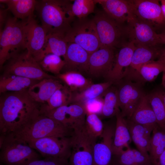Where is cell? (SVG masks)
Returning <instances> with one entry per match:
<instances>
[{"instance_id": "9c48e42d", "label": "cell", "mask_w": 165, "mask_h": 165, "mask_svg": "<svg viewBox=\"0 0 165 165\" xmlns=\"http://www.w3.org/2000/svg\"><path fill=\"white\" fill-rule=\"evenodd\" d=\"M70 139V165H94V148L97 139L90 136L84 126L74 129Z\"/></svg>"}, {"instance_id": "74e56055", "label": "cell", "mask_w": 165, "mask_h": 165, "mask_svg": "<svg viewBox=\"0 0 165 165\" xmlns=\"http://www.w3.org/2000/svg\"><path fill=\"white\" fill-rule=\"evenodd\" d=\"M72 4L71 11L73 15L78 18H85L94 12L95 5L94 0H75Z\"/></svg>"}, {"instance_id": "b9f144b4", "label": "cell", "mask_w": 165, "mask_h": 165, "mask_svg": "<svg viewBox=\"0 0 165 165\" xmlns=\"http://www.w3.org/2000/svg\"><path fill=\"white\" fill-rule=\"evenodd\" d=\"M159 59L165 61V48L160 50V53Z\"/></svg>"}, {"instance_id": "3957f363", "label": "cell", "mask_w": 165, "mask_h": 165, "mask_svg": "<svg viewBox=\"0 0 165 165\" xmlns=\"http://www.w3.org/2000/svg\"><path fill=\"white\" fill-rule=\"evenodd\" d=\"M73 130L40 113L16 132L17 138L28 142L50 137H70Z\"/></svg>"}, {"instance_id": "603a6c76", "label": "cell", "mask_w": 165, "mask_h": 165, "mask_svg": "<svg viewBox=\"0 0 165 165\" xmlns=\"http://www.w3.org/2000/svg\"><path fill=\"white\" fill-rule=\"evenodd\" d=\"M115 129L112 146L113 156L118 155L130 148L132 141L127 127L126 119L121 115L120 111L116 116Z\"/></svg>"}, {"instance_id": "e575fe53", "label": "cell", "mask_w": 165, "mask_h": 165, "mask_svg": "<svg viewBox=\"0 0 165 165\" xmlns=\"http://www.w3.org/2000/svg\"><path fill=\"white\" fill-rule=\"evenodd\" d=\"M147 95L155 114L157 125L165 129V105L162 97L157 90Z\"/></svg>"}, {"instance_id": "c3c4849f", "label": "cell", "mask_w": 165, "mask_h": 165, "mask_svg": "<svg viewBox=\"0 0 165 165\" xmlns=\"http://www.w3.org/2000/svg\"><path fill=\"white\" fill-rule=\"evenodd\" d=\"M0 165H5L4 164H3V163H0Z\"/></svg>"}, {"instance_id": "60d3db41", "label": "cell", "mask_w": 165, "mask_h": 165, "mask_svg": "<svg viewBox=\"0 0 165 165\" xmlns=\"http://www.w3.org/2000/svg\"><path fill=\"white\" fill-rule=\"evenodd\" d=\"M159 165H165V150L160 157Z\"/></svg>"}, {"instance_id": "83f0119b", "label": "cell", "mask_w": 165, "mask_h": 165, "mask_svg": "<svg viewBox=\"0 0 165 165\" xmlns=\"http://www.w3.org/2000/svg\"><path fill=\"white\" fill-rule=\"evenodd\" d=\"M112 160L119 165H153L149 154L130 148L113 155Z\"/></svg>"}, {"instance_id": "cb8c5ba5", "label": "cell", "mask_w": 165, "mask_h": 165, "mask_svg": "<svg viewBox=\"0 0 165 165\" xmlns=\"http://www.w3.org/2000/svg\"><path fill=\"white\" fill-rule=\"evenodd\" d=\"M63 113L67 127L74 130L84 126L86 110L84 104L74 103L64 105Z\"/></svg>"}, {"instance_id": "ac0fdd59", "label": "cell", "mask_w": 165, "mask_h": 165, "mask_svg": "<svg viewBox=\"0 0 165 165\" xmlns=\"http://www.w3.org/2000/svg\"><path fill=\"white\" fill-rule=\"evenodd\" d=\"M164 67V63L159 59L150 61L137 70L129 66L125 70L123 79L143 85L145 82L154 81L163 72Z\"/></svg>"}, {"instance_id": "1f68e13d", "label": "cell", "mask_w": 165, "mask_h": 165, "mask_svg": "<svg viewBox=\"0 0 165 165\" xmlns=\"http://www.w3.org/2000/svg\"><path fill=\"white\" fill-rule=\"evenodd\" d=\"M113 84V82L109 81L93 83L82 92L73 93L71 104L79 103L84 104L87 101L100 97Z\"/></svg>"}, {"instance_id": "4fadbf2b", "label": "cell", "mask_w": 165, "mask_h": 165, "mask_svg": "<svg viewBox=\"0 0 165 165\" xmlns=\"http://www.w3.org/2000/svg\"><path fill=\"white\" fill-rule=\"evenodd\" d=\"M26 31L28 53L38 62L43 58L42 52L48 32L38 23L33 16L27 20Z\"/></svg>"}, {"instance_id": "d6a6232c", "label": "cell", "mask_w": 165, "mask_h": 165, "mask_svg": "<svg viewBox=\"0 0 165 165\" xmlns=\"http://www.w3.org/2000/svg\"><path fill=\"white\" fill-rule=\"evenodd\" d=\"M73 93L65 85H62L53 93L47 102L41 104V108L48 110L54 109L71 103Z\"/></svg>"}, {"instance_id": "4316f807", "label": "cell", "mask_w": 165, "mask_h": 165, "mask_svg": "<svg viewBox=\"0 0 165 165\" xmlns=\"http://www.w3.org/2000/svg\"><path fill=\"white\" fill-rule=\"evenodd\" d=\"M66 35V33L61 32H51L47 34L42 52L43 57L49 54L64 57L68 43Z\"/></svg>"}, {"instance_id": "277c9868", "label": "cell", "mask_w": 165, "mask_h": 165, "mask_svg": "<svg viewBox=\"0 0 165 165\" xmlns=\"http://www.w3.org/2000/svg\"><path fill=\"white\" fill-rule=\"evenodd\" d=\"M27 20L8 15L4 28L0 31V68L11 54L26 49Z\"/></svg>"}, {"instance_id": "f6af8a7d", "label": "cell", "mask_w": 165, "mask_h": 165, "mask_svg": "<svg viewBox=\"0 0 165 165\" xmlns=\"http://www.w3.org/2000/svg\"><path fill=\"white\" fill-rule=\"evenodd\" d=\"M161 44H165V33L159 34Z\"/></svg>"}, {"instance_id": "52a82bcc", "label": "cell", "mask_w": 165, "mask_h": 165, "mask_svg": "<svg viewBox=\"0 0 165 165\" xmlns=\"http://www.w3.org/2000/svg\"><path fill=\"white\" fill-rule=\"evenodd\" d=\"M0 149V163L5 165H27L32 161L40 159L35 150L12 133L6 135Z\"/></svg>"}, {"instance_id": "bcb514c9", "label": "cell", "mask_w": 165, "mask_h": 165, "mask_svg": "<svg viewBox=\"0 0 165 165\" xmlns=\"http://www.w3.org/2000/svg\"><path fill=\"white\" fill-rule=\"evenodd\" d=\"M162 97L165 105V92L161 89L157 90Z\"/></svg>"}, {"instance_id": "f546056e", "label": "cell", "mask_w": 165, "mask_h": 165, "mask_svg": "<svg viewBox=\"0 0 165 165\" xmlns=\"http://www.w3.org/2000/svg\"><path fill=\"white\" fill-rule=\"evenodd\" d=\"M56 77L64 82L73 93L82 92L93 84L91 80L85 77L81 73L76 71L66 72Z\"/></svg>"}, {"instance_id": "d6986e66", "label": "cell", "mask_w": 165, "mask_h": 165, "mask_svg": "<svg viewBox=\"0 0 165 165\" xmlns=\"http://www.w3.org/2000/svg\"><path fill=\"white\" fill-rule=\"evenodd\" d=\"M135 14L141 20L152 25L161 24L165 22L159 1L133 0Z\"/></svg>"}, {"instance_id": "30bf717a", "label": "cell", "mask_w": 165, "mask_h": 165, "mask_svg": "<svg viewBox=\"0 0 165 165\" xmlns=\"http://www.w3.org/2000/svg\"><path fill=\"white\" fill-rule=\"evenodd\" d=\"M117 95L122 116L129 119L141 101L146 95L142 84L124 79L118 83Z\"/></svg>"}, {"instance_id": "8d00e7d4", "label": "cell", "mask_w": 165, "mask_h": 165, "mask_svg": "<svg viewBox=\"0 0 165 165\" xmlns=\"http://www.w3.org/2000/svg\"><path fill=\"white\" fill-rule=\"evenodd\" d=\"M84 127L90 136L97 139L103 133L104 125L96 113L86 112Z\"/></svg>"}, {"instance_id": "ffe728a7", "label": "cell", "mask_w": 165, "mask_h": 165, "mask_svg": "<svg viewBox=\"0 0 165 165\" xmlns=\"http://www.w3.org/2000/svg\"><path fill=\"white\" fill-rule=\"evenodd\" d=\"M90 54L78 44L69 42L63 57L65 62L62 71L64 72L74 71L86 72Z\"/></svg>"}, {"instance_id": "8992f818", "label": "cell", "mask_w": 165, "mask_h": 165, "mask_svg": "<svg viewBox=\"0 0 165 165\" xmlns=\"http://www.w3.org/2000/svg\"><path fill=\"white\" fill-rule=\"evenodd\" d=\"M100 40L101 47L114 50L121 48L130 40L127 26L120 24L109 16L104 11L97 12L93 19Z\"/></svg>"}, {"instance_id": "ee69618b", "label": "cell", "mask_w": 165, "mask_h": 165, "mask_svg": "<svg viewBox=\"0 0 165 165\" xmlns=\"http://www.w3.org/2000/svg\"><path fill=\"white\" fill-rule=\"evenodd\" d=\"M161 3V7L163 15L165 18V0L160 1Z\"/></svg>"}, {"instance_id": "44dd1931", "label": "cell", "mask_w": 165, "mask_h": 165, "mask_svg": "<svg viewBox=\"0 0 165 165\" xmlns=\"http://www.w3.org/2000/svg\"><path fill=\"white\" fill-rule=\"evenodd\" d=\"M126 122L132 141L138 150L142 153L148 154L151 133L155 127L141 124L127 119Z\"/></svg>"}, {"instance_id": "9a60e30c", "label": "cell", "mask_w": 165, "mask_h": 165, "mask_svg": "<svg viewBox=\"0 0 165 165\" xmlns=\"http://www.w3.org/2000/svg\"><path fill=\"white\" fill-rule=\"evenodd\" d=\"M116 123L104 125L102 134L94 148V165H109L113 156L112 146Z\"/></svg>"}, {"instance_id": "484cf974", "label": "cell", "mask_w": 165, "mask_h": 165, "mask_svg": "<svg viewBox=\"0 0 165 165\" xmlns=\"http://www.w3.org/2000/svg\"><path fill=\"white\" fill-rule=\"evenodd\" d=\"M5 4L7 9L18 19L26 20L33 16L37 2L35 0H0Z\"/></svg>"}, {"instance_id": "7402d4cb", "label": "cell", "mask_w": 165, "mask_h": 165, "mask_svg": "<svg viewBox=\"0 0 165 165\" xmlns=\"http://www.w3.org/2000/svg\"><path fill=\"white\" fill-rule=\"evenodd\" d=\"M57 79L46 78L40 81L28 89L29 95L38 103H46L55 91L62 85Z\"/></svg>"}, {"instance_id": "2e32d148", "label": "cell", "mask_w": 165, "mask_h": 165, "mask_svg": "<svg viewBox=\"0 0 165 165\" xmlns=\"http://www.w3.org/2000/svg\"><path fill=\"white\" fill-rule=\"evenodd\" d=\"M95 3L100 4L103 11L118 23H127L136 15L133 0H95Z\"/></svg>"}, {"instance_id": "6da1fadb", "label": "cell", "mask_w": 165, "mask_h": 165, "mask_svg": "<svg viewBox=\"0 0 165 165\" xmlns=\"http://www.w3.org/2000/svg\"><path fill=\"white\" fill-rule=\"evenodd\" d=\"M28 90L0 94V134L16 132L39 113L41 104L31 97Z\"/></svg>"}, {"instance_id": "ab89813d", "label": "cell", "mask_w": 165, "mask_h": 165, "mask_svg": "<svg viewBox=\"0 0 165 165\" xmlns=\"http://www.w3.org/2000/svg\"><path fill=\"white\" fill-rule=\"evenodd\" d=\"M7 9H0V29L3 26V24L4 26L7 20L8 15H7Z\"/></svg>"}, {"instance_id": "e0dca14e", "label": "cell", "mask_w": 165, "mask_h": 165, "mask_svg": "<svg viewBox=\"0 0 165 165\" xmlns=\"http://www.w3.org/2000/svg\"><path fill=\"white\" fill-rule=\"evenodd\" d=\"M135 48V44L133 41H131L120 48L115 56L111 70L105 77L107 81L117 84L123 79L125 70L131 64L132 56Z\"/></svg>"}, {"instance_id": "4dcf8cb0", "label": "cell", "mask_w": 165, "mask_h": 165, "mask_svg": "<svg viewBox=\"0 0 165 165\" xmlns=\"http://www.w3.org/2000/svg\"><path fill=\"white\" fill-rule=\"evenodd\" d=\"M160 53V50L156 47L136 44L129 67L137 70L143 64L159 58Z\"/></svg>"}, {"instance_id": "f1b7e54d", "label": "cell", "mask_w": 165, "mask_h": 165, "mask_svg": "<svg viewBox=\"0 0 165 165\" xmlns=\"http://www.w3.org/2000/svg\"><path fill=\"white\" fill-rule=\"evenodd\" d=\"M136 123L155 127L156 117L147 94L143 98L129 119Z\"/></svg>"}, {"instance_id": "5bb4252c", "label": "cell", "mask_w": 165, "mask_h": 165, "mask_svg": "<svg viewBox=\"0 0 165 165\" xmlns=\"http://www.w3.org/2000/svg\"><path fill=\"white\" fill-rule=\"evenodd\" d=\"M115 50L101 47L90 54L86 72L94 77H105L111 70L115 61Z\"/></svg>"}, {"instance_id": "5b68a950", "label": "cell", "mask_w": 165, "mask_h": 165, "mask_svg": "<svg viewBox=\"0 0 165 165\" xmlns=\"http://www.w3.org/2000/svg\"><path fill=\"white\" fill-rule=\"evenodd\" d=\"M0 70L2 75H15L39 81L57 78L43 71L38 63L28 55L27 49L11 54Z\"/></svg>"}, {"instance_id": "7dc6e473", "label": "cell", "mask_w": 165, "mask_h": 165, "mask_svg": "<svg viewBox=\"0 0 165 165\" xmlns=\"http://www.w3.org/2000/svg\"><path fill=\"white\" fill-rule=\"evenodd\" d=\"M109 165H119L115 161L112 160H111V163Z\"/></svg>"}, {"instance_id": "8fae6325", "label": "cell", "mask_w": 165, "mask_h": 165, "mask_svg": "<svg viewBox=\"0 0 165 165\" xmlns=\"http://www.w3.org/2000/svg\"><path fill=\"white\" fill-rule=\"evenodd\" d=\"M27 143L44 158L53 157L68 160L71 155L70 137H47Z\"/></svg>"}, {"instance_id": "f35d334b", "label": "cell", "mask_w": 165, "mask_h": 165, "mask_svg": "<svg viewBox=\"0 0 165 165\" xmlns=\"http://www.w3.org/2000/svg\"><path fill=\"white\" fill-rule=\"evenodd\" d=\"M27 165H70L68 160L53 157H45L32 161Z\"/></svg>"}, {"instance_id": "836d02e7", "label": "cell", "mask_w": 165, "mask_h": 165, "mask_svg": "<svg viewBox=\"0 0 165 165\" xmlns=\"http://www.w3.org/2000/svg\"><path fill=\"white\" fill-rule=\"evenodd\" d=\"M101 114L103 117L108 118L116 115L120 111L117 95V87L110 86L104 94Z\"/></svg>"}, {"instance_id": "ba28073f", "label": "cell", "mask_w": 165, "mask_h": 165, "mask_svg": "<svg viewBox=\"0 0 165 165\" xmlns=\"http://www.w3.org/2000/svg\"><path fill=\"white\" fill-rule=\"evenodd\" d=\"M66 38L68 43L78 44L90 54L101 47L95 24L93 19L87 17L74 20L71 28L66 33Z\"/></svg>"}, {"instance_id": "d590c367", "label": "cell", "mask_w": 165, "mask_h": 165, "mask_svg": "<svg viewBox=\"0 0 165 165\" xmlns=\"http://www.w3.org/2000/svg\"><path fill=\"white\" fill-rule=\"evenodd\" d=\"M38 63L45 72H50L56 75L61 73L65 64L64 60L61 57L53 54L45 55Z\"/></svg>"}, {"instance_id": "7bdbcfd3", "label": "cell", "mask_w": 165, "mask_h": 165, "mask_svg": "<svg viewBox=\"0 0 165 165\" xmlns=\"http://www.w3.org/2000/svg\"><path fill=\"white\" fill-rule=\"evenodd\" d=\"M163 61L164 63V67L163 70V76H162V82L161 84L162 85V86H163V87L165 89V61Z\"/></svg>"}, {"instance_id": "7a4b0ae2", "label": "cell", "mask_w": 165, "mask_h": 165, "mask_svg": "<svg viewBox=\"0 0 165 165\" xmlns=\"http://www.w3.org/2000/svg\"><path fill=\"white\" fill-rule=\"evenodd\" d=\"M72 4L67 0L37 1L35 10L48 33L66 34L70 30L75 17L72 12Z\"/></svg>"}, {"instance_id": "7c38bea8", "label": "cell", "mask_w": 165, "mask_h": 165, "mask_svg": "<svg viewBox=\"0 0 165 165\" xmlns=\"http://www.w3.org/2000/svg\"><path fill=\"white\" fill-rule=\"evenodd\" d=\"M130 41L135 44L156 47L161 44L159 34L155 32L153 26L136 16L127 23Z\"/></svg>"}, {"instance_id": "d4e9b609", "label": "cell", "mask_w": 165, "mask_h": 165, "mask_svg": "<svg viewBox=\"0 0 165 165\" xmlns=\"http://www.w3.org/2000/svg\"><path fill=\"white\" fill-rule=\"evenodd\" d=\"M39 81L15 75H1L0 77V94L27 90Z\"/></svg>"}]
</instances>
